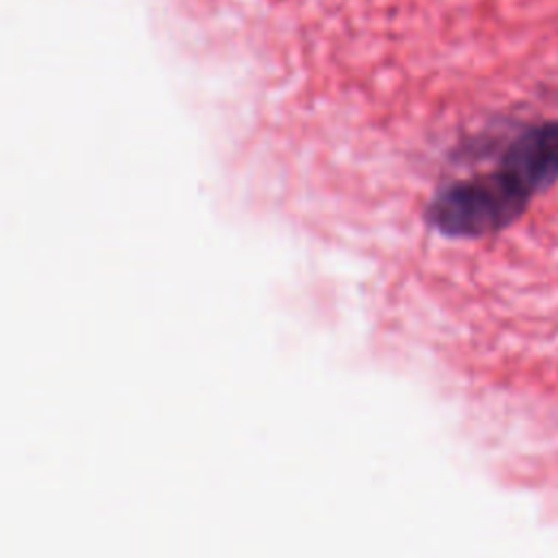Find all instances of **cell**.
I'll return each instance as SVG.
<instances>
[{
    "mask_svg": "<svg viewBox=\"0 0 558 558\" xmlns=\"http://www.w3.org/2000/svg\"><path fill=\"white\" fill-rule=\"evenodd\" d=\"M536 196L504 157L488 172L445 185L427 205V222L447 238H480L510 227Z\"/></svg>",
    "mask_w": 558,
    "mask_h": 558,
    "instance_id": "1",
    "label": "cell"
},
{
    "mask_svg": "<svg viewBox=\"0 0 558 558\" xmlns=\"http://www.w3.org/2000/svg\"><path fill=\"white\" fill-rule=\"evenodd\" d=\"M508 159L538 192L558 181V120H543L519 131L504 148Z\"/></svg>",
    "mask_w": 558,
    "mask_h": 558,
    "instance_id": "2",
    "label": "cell"
}]
</instances>
